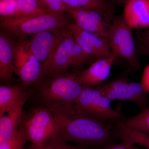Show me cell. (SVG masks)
<instances>
[{
	"instance_id": "1",
	"label": "cell",
	"mask_w": 149,
	"mask_h": 149,
	"mask_svg": "<svg viewBox=\"0 0 149 149\" xmlns=\"http://www.w3.org/2000/svg\"><path fill=\"white\" fill-rule=\"evenodd\" d=\"M46 107L53 114L60 133L68 143L95 149L113 144L112 141L118 136L116 124L86 114L74 104Z\"/></svg>"
},
{
	"instance_id": "2",
	"label": "cell",
	"mask_w": 149,
	"mask_h": 149,
	"mask_svg": "<svg viewBox=\"0 0 149 149\" xmlns=\"http://www.w3.org/2000/svg\"><path fill=\"white\" fill-rule=\"evenodd\" d=\"M68 24L63 13L50 11L34 16L1 19L0 23L3 29L20 37L66 27Z\"/></svg>"
},
{
	"instance_id": "3",
	"label": "cell",
	"mask_w": 149,
	"mask_h": 149,
	"mask_svg": "<svg viewBox=\"0 0 149 149\" xmlns=\"http://www.w3.org/2000/svg\"><path fill=\"white\" fill-rule=\"evenodd\" d=\"M83 88L77 80V74H64L50 78L41 87L40 95L46 106L74 104Z\"/></svg>"
},
{
	"instance_id": "4",
	"label": "cell",
	"mask_w": 149,
	"mask_h": 149,
	"mask_svg": "<svg viewBox=\"0 0 149 149\" xmlns=\"http://www.w3.org/2000/svg\"><path fill=\"white\" fill-rule=\"evenodd\" d=\"M108 42L112 54L123 58L128 62L131 69L139 71L141 69L133 40L132 29L123 16L116 17L111 23Z\"/></svg>"
},
{
	"instance_id": "5",
	"label": "cell",
	"mask_w": 149,
	"mask_h": 149,
	"mask_svg": "<svg viewBox=\"0 0 149 149\" xmlns=\"http://www.w3.org/2000/svg\"><path fill=\"white\" fill-rule=\"evenodd\" d=\"M111 102L96 87L83 86V91L74 105L86 114L104 122L116 124L124 118L112 107Z\"/></svg>"
},
{
	"instance_id": "6",
	"label": "cell",
	"mask_w": 149,
	"mask_h": 149,
	"mask_svg": "<svg viewBox=\"0 0 149 149\" xmlns=\"http://www.w3.org/2000/svg\"><path fill=\"white\" fill-rule=\"evenodd\" d=\"M111 101L115 100L132 102L141 110L148 105V94L141 83L129 81L120 77L96 87Z\"/></svg>"
},
{
	"instance_id": "7",
	"label": "cell",
	"mask_w": 149,
	"mask_h": 149,
	"mask_svg": "<svg viewBox=\"0 0 149 149\" xmlns=\"http://www.w3.org/2000/svg\"><path fill=\"white\" fill-rule=\"evenodd\" d=\"M24 124L28 140L36 146L45 145L59 130L55 118L47 107L35 109Z\"/></svg>"
},
{
	"instance_id": "8",
	"label": "cell",
	"mask_w": 149,
	"mask_h": 149,
	"mask_svg": "<svg viewBox=\"0 0 149 149\" xmlns=\"http://www.w3.org/2000/svg\"><path fill=\"white\" fill-rule=\"evenodd\" d=\"M68 29L67 26L41 32L34 35L27 41L30 50L42 65V77L65 36Z\"/></svg>"
},
{
	"instance_id": "9",
	"label": "cell",
	"mask_w": 149,
	"mask_h": 149,
	"mask_svg": "<svg viewBox=\"0 0 149 149\" xmlns=\"http://www.w3.org/2000/svg\"><path fill=\"white\" fill-rule=\"evenodd\" d=\"M15 71L25 86L42 78V65L29 48L27 41L21 42L15 49Z\"/></svg>"
},
{
	"instance_id": "10",
	"label": "cell",
	"mask_w": 149,
	"mask_h": 149,
	"mask_svg": "<svg viewBox=\"0 0 149 149\" xmlns=\"http://www.w3.org/2000/svg\"><path fill=\"white\" fill-rule=\"evenodd\" d=\"M67 12L72 16L75 24L80 28L95 33L108 41L111 23L104 18L101 13L87 8H68Z\"/></svg>"
},
{
	"instance_id": "11",
	"label": "cell",
	"mask_w": 149,
	"mask_h": 149,
	"mask_svg": "<svg viewBox=\"0 0 149 149\" xmlns=\"http://www.w3.org/2000/svg\"><path fill=\"white\" fill-rule=\"evenodd\" d=\"M74 42V37L68 28L50 63L43 73L42 77L47 76L50 78L63 75L72 68L71 56Z\"/></svg>"
},
{
	"instance_id": "12",
	"label": "cell",
	"mask_w": 149,
	"mask_h": 149,
	"mask_svg": "<svg viewBox=\"0 0 149 149\" xmlns=\"http://www.w3.org/2000/svg\"><path fill=\"white\" fill-rule=\"evenodd\" d=\"M116 57L112 54L97 59L88 69L77 74L79 83L84 86L96 87L102 84L109 76Z\"/></svg>"
},
{
	"instance_id": "13",
	"label": "cell",
	"mask_w": 149,
	"mask_h": 149,
	"mask_svg": "<svg viewBox=\"0 0 149 149\" xmlns=\"http://www.w3.org/2000/svg\"><path fill=\"white\" fill-rule=\"evenodd\" d=\"M28 98L27 94L0 116V145L7 143L16 133L22 122V109Z\"/></svg>"
},
{
	"instance_id": "14",
	"label": "cell",
	"mask_w": 149,
	"mask_h": 149,
	"mask_svg": "<svg viewBox=\"0 0 149 149\" xmlns=\"http://www.w3.org/2000/svg\"><path fill=\"white\" fill-rule=\"evenodd\" d=\"M123 17L132 29L149 28V0H128Z\"/></svg>"
},
{
	"instance_id": "15",
	"label": "cell",
	"mask_w": 149,
	"mask_h": 149,
	"mask_svg": "<svg viewBox=\"0 0 149 149\" xmlns=\"http://www.w3.org/2000/svg\"><path fill=\"white\" fill-rule=\"evenodd\" d=\"M15 47L8 35L3 32L0 35V79L8 80L15 71Z\"/></svg>"
},
{
	"instance_id": "16",
	"label": "cell",
	"mask_w": 149,
	"mask_h": 149,
	"mask_svg": "<svg viewBox=\"0 0 149 149\" xmlns=\"http://www.w3.org/2000/svg\"><path fill=\"white\" fill-rule=\"evenodd\" d=\"M68 27L69 29H73L80 34L101 55L102 57H107L112 55L108 42L104 38L82 29L75 23L69 24Z\"/></svg>"
},
{
	"instance_id": "17",
	"label": "cell",
	"mask_w": 149,
	"mask_h": 149,
	"mask_svg": "<svg viewBox=\"0 0 149 149\" xmlns=\"http://www.w3.org/2000/svg\"><path fill=\"white\" fill-rule=\"evenodd\" d=\"M28 93L17 86H0V116L13 107Z\"/></svg>"
},
{
	"instance_id": "18",
	"label": "cell",
	"mask_w": 149,
	"mask_h": 149,
	"mask_svg": "<svg viewBox=\"0 0 149 149\" xmlns=\"http://www.w3.org/2000/svg\"><path fill=\"white\" fill-rule=\"evenodd\" d=\"M118 137L123 142L132 146H141L149 149V134L116 124Z\"/></svg>"
},
{
	"instance_id": "19",
	"label": "cell",
	"mask_w": 149,
	"mask_h": 149,
	"mask_svg": "<svg viewBox=\"0 0 149 149\" xmlns=\"http://www.w3.org/2000/svg\"><path fill=\"white\" fill-rule=\"evenodd\" d=\"M116 123L149 134V107L141 109L134 116L124 118Z\"/></svg>"
},
{
	"instance_id": "20",
	"label": "cell",
	"mask_w": 149,
	"mask_h": 149,
	"mask_svg": "<svg viewBox=\"0 0 149 149\" xmlns=\"http://www.w3.org/2000/svg\"><path fill=\"white\" fill-rule=\"evenodd\" d=\"M68 8H87L105 13L109 10L104 0H62Z\"/></svg>"
},
{
	"instance_id": "21",
	"label": "cell",
	"mask_w": 149,
	"mask_h": 149,
	"mask_svg": "<svg viewBox=\"0 0 149 149\" xmlns=\"http://www.w3.org/2000/svg\"><path fill=\"white\" fill-rule=\"evenodd\" d=\"M96 149V148H95ZM28 149H95L87 147L71 145L65 141L58 131L47 143L41 146L32 145Z\"/></svg>"
},
{
	"instance_id": "22",
	"label": "cell",
	"mask_w": 149,
	"mask_h": 149,
	"mask_svg": "<svg viewBox=\"0 0 149 149\" xmlns=\"http://www.w3.org/2000/svg\"><path fill=\"white\" fill-rule=\"evenodd\" d=\"M17 2L19 10L22 16H34L49 12L43 8L38 0H17Z\"/></svg>"
},
{
	"instance_id": "23",
	"label": "cell",
	"mask_w": 149,
	"mask_h": 149,
	"mask_svg": "<svg viewBox=\"0 0 149 149\" xmlns=\"http://www.w3.org/2000/svg\"><path fill=\"white\" fill-rule=\"evenodd\" d=\"M28 140L24 122L21 124L16 133L9 141L0 145V149H24V146Z\"/></svg>"
},
{
	"instance_id": "24",
	"label": "cell",
	"mask_w": 149,
	"mask_h": 149,
	"mask_svg": "<svg viewBox=\"0 0 149 149\" xmlns=\"http://www.w3.org/2000/svg\"><path fill=\"white\" fill-rule=\"evenodd\" d=\"M94 59L86 53L75 41L71 56V67L83 66L91 63Z\"/></svg>"
},
{
	"instance_id": "25",
	"label": "cell",
	"mask_w": 149,
	"mask_h": 149,
	"mask_svg": "<svg viewBox=\"0 0 149 149\" xmlns=\"http://www.w3.org/2000/svg\"><path fill=\"white\" fill-rule=\"evenodd\" d=\"M1 19L22 16L17 6V0H0Z\"/></svg>"
},
{
	"instance_id": "26",
	"label": "cell",
	"mask_w": 149,
	"mask_h": 149,
	"mask_svg": "<svg viewBox=\"0 0 149 149\" xmlns=\"http://www.w3.org/2000/svg\"><path fill=\"white\" fill-rule=\"evenodd\" d=\"M136 49L137 53L149 55V28L145 31L136 33Z\"/></svg>"
},
{
	"instance_id": "27",
	"label": "cell",
	"mask_w": 149,
	"mask_h": 149,
	"mask_svg": "<svg viewBox=\"0 0 149 149\" xmlns=\"http://www.w3.org/2000/svg\"><path fill=\"white\" fill-rule=\"evenodd\" d=\"M69 29L72 33L75 42L82 48L86 53L88 54L89 55L91 56L92 57L97 59L103 58L92 46H91L84 38L80 36V34H78L77 32L73 29Z\"/></svg>"
},
{
	"instance_id": "28",
	"label": "cell",
	"mask_w": 149,
	"mask_h": 149,
	"mask_svg": "<svg viewBox=\"0 0 149 149\" xmlns=\"http://www.w3.org/2000/svg\"><path fill=\"white\" fill-rule=\"evenodd\" d=\"M43 8L52 12H67L68 7L62 0H38Z\"/></svg>"
},
{
	"instance_id": "29",
	"label": "cell",
	"mask_w": 149,
	"mask_h": 149,
	"mask_svg": "<svg viewBox=\"0 0 149 149\" xmlns=\"http://www.w3.org/2000/svg\"><path fill=\"white\" fill-rule=\"evenodd\" d=\"M140 83L144 91L149 94V64L144 68Z\"/></svg>"
},
{
	"instance_id": "30",
	"label": "cell",
	"mask_w": 149,
	"mask_h": 149,
	"mask_svg": "<svg viewBox=\"0 0 149 149\" xmlns=\"http://www.w3.org/2000/svg\"><path fill=\"white\" fill-rule=\"evenodd\" d=\"M95 149H128V144L122 141L120 143L111 144L107 146Z\"/></svg>"
},
{
	"instance_id": "31",
	"label": "cell",
	"mask_w": 149,
	"mask_h": 149,
	"mask_svg": "<svg viewBox=\"0 0 149 149\" xmlns=\"http://www.w3.org/2000/svg\"><path fill=\"white\" fill-rule=\"evenodd\" d=\"M128 149H141L137 148L136 146H132V145H128Z\"/></svg>"
},
{
	"instance_id": "32",
	"label": "cell",
	"mask_w": 149,
	"mask_h": 149,
	"mask_svg": "<svg viewBox=\"0 0 149 149\" xmlns=\"http://www.w3.org/2000/svg\"><path fill=\"white\" fill-rule=\"evenodd\" d=\"M121 1H125V2H126V1H128V0H121Z\"/></svg>"
}]
</instances>
